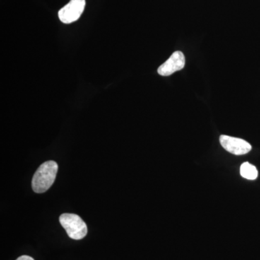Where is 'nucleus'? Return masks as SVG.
Listing matches in <instances>:
<instances>
[{"mask_svg":"<svg viewBox=\"0 0 260 260\" xmlns=\"http://www.w3.org/2000/svg\"><path fill=\"white\" fill-rule=\"evenodd\" d=\"M57 172L58 164L54 160H48L42 164L32 177V190L39 194L47 191L54 184Z\"/></svg>","mask_w":260,"mask_h":260,"instance_id":"f257e3e1","label":"nucleus"},{"mask_svg":"<svg viewBox=\"0 0 260 260\" xmlns=\"http://www.w3.org/2000/svg\"><path fill=\"white\" fill-rule=\"evenodd\" d=\"M59 223L69 237L75 240L83 239L88 234L86 223L76 214H61L59 217Z\"/></svg>","mask_w":260,"mask_h":260,"instance_id":"f03ea898","label":"nucleus"},{"mask_svg":"<svg viewBox=\"0 0 260 260\" xmlns=\"http://www.w3.org/2000/svg\"><path fill=\"white\" fill-rule=\"evenodd\" d=\"M85 7V0H70L68 4L59 10V20L65 24L74 23L83 14Z\"/></svg>","mask_w":260,"mask_h":260,"instance_id":"7ed1b4c3","label":"nucleus"},{"mask_svg":"<svg viewBox=\"0 0 260 260\" xmlns=\"http://www.w3.org/2000/svg\"><path fill=\"white\" fill-rule=\"evenodd\" d=\"M220 143L225 150L236 155H244L251 150V145L246 140L228 135H221Z\"/></svg>","mask_w":260,"mask_h":260,"instance_id":"20e7f679","label":"nucleus"},{"mask_svg":"<svg viewBox=\"0 0 260 260\" xmlns=\"http://www.w3.org/2000/svg\"><path fill=\"white\" fill-rule=\"evenodd\" d=\"M185 65V56L180 51H177L173 53L162 65L159 67L158 73L161 76H169L176 72L179 71L184 68Z\"/></svg>","mask_w":260,"mask_h":260,"instance_id":"39448f33","label":"nucleus"},{"mask_svg":"<svg viewBox=\"0 0 260 260\" xmlns=\"http://www.w3.org/2000/svg\"><path fill=\"white\" fill-rule=\"evenodd\" d=\"M240 174L243 178L249 180H254L258 177L257 169L249 162H244L241 166Z\"/></svg>","mask_w":260,"mask_h":260,"instance_id":"423d86ee","label":"nucleus"},{"mask_svg":"<svg viewBox=\"0 0 260 260\" xmlns=\"http://www.w3.org/2000/svg\"><path fill=\"white\" fill-rule=\"evenodd\" d=\"M16 260H34V259L30 256L23 255L20 256V257H18Z\"/></svg>","mask_w":260,"mask_h":260,"instance_id":"0eeeda50","label":"nucleus"}]
</instances>
